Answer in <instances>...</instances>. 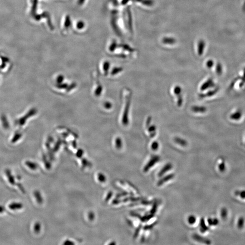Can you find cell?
<instances>
[{"label": "cell", "instance_id": "obj_1", "mask_svg": "<svg viewBox=\"0 0 245 245\" xmlns=\"http://www.w3.org/2000/svg\"><path fill=\"white\" fill-rule=\"evenodd\" d=\"M131 95L130 92H129V94L127 96L126 103L125 108V112L123 116V122L125 125H128L129 123V119H128V114L130 110V106L131 104Z\"/></svg>", "mask_w": 245, "mask_h": 245}, {"label": "cell", "instance_id": "obj_2", "mask_svg": "<svg viewBox=\"0 0 245 245\" xmlns=\"http://www.w3.org/2000/svg\"><path fill=\"white\" fill-rule=\"evenodd\" d=\"M182 89L180 86H176L174 88V93L178 97L177 104L178 106H181L183 104V96L182 95Z\"/></svg>", "mask_w": 245, "mask_h": 245}, {"label": "cell", "instance_id": "obj_3", "mask_svg": "<svg viewBox=\"0 0 245 245\" xmlns=\"http://www.w3.org/2000/svg\"><path fill=\"white\" fill-rule=\"evenodd\" d=\"M160 159L159 157L154 156L152 157L151 159L148 162V164L145 166L144 168V171L145 172L148 171L151 168H152L155 163H157Z\"/></svg>", "mask_w": 245, "mask_h": 245}, {"label": "cell", "instance_id": "obj_4", "mask_svg": "<svg viewBox=\"0 0 245 245\" xmlns=\"http://www.w3.org/2000/svg\"><path fill=\"white\" fill-rule=\"evenodd\" d=\"M23 207V205L21 203H16V202H13L8 205L9 209L13 211L20 210Z\"/></svg>", "mask_w": 245, "mask_h": 245}, {"label": "cell", "instance_id": "obj_5", "mask_svg": "<svg viewBox=\"0 0 245 245\" xmlns=\"http://www.w3.org/2000/svg\"><path fill=\"white\" fill-rule=\"evenodd\" d=\"M205 47V43L204 40H200L198 44V54L199 56L202 55Z\"/></svg>", "mask_w": 245, "mask_h": 245}, {"label": "cell", "instance_id": "obj_6", "mask_svg": "<svg viewBox=\"0 0 245 245\" xmlns=\"http://www.w3.org/2000/svg\"><path fill=\"white\" fill-rule=\"evenodd\" d=\"M174 175L172 174H171L168 175L164 177V178H162L161 179H160V180L158 182V183H157V185L159 186L162 185L164 183L168 181L171 179H172Z\"/></svg>", "mask_w": 245, "mask_h": 245}, {"label": "cell", "instance_id": "obj_7", "mask_svg": "<svg viewBox=\"0 0 245 245\" xmlns=\"http://www.w3.org/2000/svg\"><path fill=\"white\" fill-rule=\"evenodd\" d=\"M148 128V132L151 138L155 137L156 135L157 128L154 125H150Z\"/></svg>", "mask_w": 245, "mask_h": 245}, {"label": "cell", "instance_id": "obj_8", "mask_svg": "<svg viewBox=\"0 0 245 245\" xmlns=\"http://www.w3.org/2000/svg\"><path fill=\"white\" fill-rule=\"evenodd\" d=\"M172 168V165L171 163H168L162 168L158 173V176L162 177L168 171Z\"/></svg>", "mask_w": 245, "mask_h": 245}, {"label": "cell", "instance_id": "obj_9", "mask_svg": "<svg viewBox=\"0 0 245 245\" xmlns=\"http://www.w3.org/2000/svg\"><path fill=\"white\" fill-rule=\"evenodd\" d=\"M6 174L8 177L9 183L12 185H14L15 184V178H14L13 176L12 175L11 173V171L10 170L7 169L6 171Z\"/></svg>", "mask_w": 245, "mask_h": 245}, {"label": "cell", "instance_id": "obj_10", "mask_svg": "<svg viewBox=\"0 0 245 245\" xmlns=\"http://www.w3.org/2000/svg\"><path fill=\"white\" fill-rule=\"evenodd\" d=\"M213 85V81L211 79L208 80L205 83H203L201 86V90H204L207 89V88H210Z\"/></svg>", "mask_w": 245, "mask_h": 245}, {"label": "cell", "instance_id": "obj_11", "mask_svg": "<svg viewBox=\"0 0 245 245\" xmlns=\"http://www.w3.org/2000/svg\"><path fill=\"white\" fill-rule=\"evenodd\" d=\"M192 110L195 113H203L206 112L207 109L204 107L194 106H193L192 107Z\"/></svg>", "mask_w": 245, "mask_h": 245}, {"label": "cell", "instance_id": "obj_12", "mask_svg": "<svg viewBox=\"0 0 245 245\" xmlns=\"http://www.w3.org/2000/svg\"><path fill=\"white\" fill-rule=\"evenodd\" d=\"M174 141L177 144L182 146H186L187 145V142L185 140L182 138L177 137L174 139Z\"/></svg>", "mask_w": 245, "mask_h": 245}, {"label": "cell", "instance_id": "obj_13", "mask_svg": "<svg viewBox=\"0 0 245 245\" xmlns=\"http://www.w3.org/2000/svg\"><path fill=\"white\" fill-rule=\"evenodd\" d=\"M25 165L31 170H35L37 168V165L35 162L27 161L25 162Z\"/></svg>", "mask_w": 245, "mask_h": 245}, {"label": "cell", "instance_id": "obj_14", "mask_svg": "<svg viewBox=\"0 0 245 245\" xmlns=\"http://www.w3.org/2000/svg\"><path fill=\"white\" fill-rule=\"evenodd\" d=\"M242 117V113L240 111L236 112L235 113H234L232 115H231L230 118L231 119L233 120H239Z\"/></svg>", "mask_w": 245, "mask_h": 245}, {"label": "cell", "instance_id": "obj_15", "mask_svg": "<svg viewBox=\"0 0 245 245\" xmlns=\"http://www.w3.org/2000/svg\"><path fill=\"white\" fill-rule=\"evenodd\" d=\"M163 42L167 44H173L175 43V40L173 38H165L163 39Z\"/></svg>", "mask_w": 245, "mask_h": 245}, {"label": "cell", "instance_id": "obj_16", "mask_svg": "<svg viewBox=\"0 0 245 245\" xmlns=\"http://www.w3.org/2000/svg\"><path fill=\"white\" fill-rule=\"evenodd\" d=\"M35 196V198L37 199V201L39 203H41V201H42V199H41V195L40 194L39 192H37V191H35L34 193Z\"/></svg>", "mask_w": 245, "mask_h": 245}, {"label": "cell", "instance_id": "obj_17", "mask_svg": "<svg viewBox=\"0 0 245 245\" xmlns=\"http://www.w3.org/2000/svg\"><path fill=\"white\" fill-rule=\"evenodd\" d=\"M40 224L39 222H36L35 225H34V231L35 232L38 233L40 232Z\"/></svg>", "mask_w": 245, "mask_h": 245}, {"label": "cell", "instance_id": "obj_18", "mask_svg": "<svg viewBox=\"0 0 245 245\" xmlns=\"http://www.w3.org/2000/svg\"><path fill=\"white\" fill-rule=\"evenodd\" d=\"M216 72L218 75H220L222 73V66L220 63H218L216 65Z\"/></svg>", "mask_w": 245, "mask_h": 245}, {"label": "cell", "instance_id": "obj_19", "mask_svg": "<svg viewBox=\"0 0 245 245\" xmlns=\"http://www.w3.org/2000/svg\"><path fill=\"white\" fill-rule=\"evenodd\" d=\"M98 179L101 182H104L106 181V178L104 175L102 173H99L98 174Z\"/></svg>", "mask_w": 245, "mask_h": 245}, {"label": "cell", "instance_id": "obj_20", "mask_svg": "<svg viewBox=\"0 0 245 245\" xmlns=\"http://www.w3.org/2000/svg\"><path fill=\"white\" fill-rule=\"evenodd\" d=\"M158 147H159V144L156 141H154L152 143V145H151V147H152V149L153 150H156L157 149H158Z\"/></svg>", "mask_w": 245, "mask_h": 245}, {"label": "cell", "instance_id": "obj_21", "mask_svg": "<svg viewBox=\"0 0 245 245\" xmlns=\"http://www.w3.org/2000/svg\"><path fill=\"white\" fill-rule=\"evenodd\" d=\"M188 221H189V223L190 224H194V223H195V221H196V218H195L194 216H190L189 217Z\"/></svg>", "mask_w": 245, "mask_h": 245}, {"label": "cell", "instance_id": "obj_22", "mask_svg": "<svg viewBox=\"0 0 245 245\" xmlns=\"http://www.w3.org/2000/svg\"><path fill=\"white\" fill-rule=\"evenodd\" d=\"M213 65H214V62H213V61L210 60L209 61H207V66L208 68H211L213 67Z\"/></svg>", "mask_w": 245, "mask_h": 245}, {"label": "cell", "instance_id": "obj_23", "mask_svg": "<svg viewBox=\"0 0 245 245\" xmlns=\"http://www.w3.org/2000/svg\"><path fill=\"white\" fill-rule=\"evenodd\" d=\"M122 142L120 139H118L116 141L117 148H121Z\"/></svg>", "mask_w": 245, "mask_h": 245}, {"label": "cell", "instance_id": "obj_24", "mask_svg": "<svg viewBox=\"0 0 245 245\" xmlns=\"http://www.w3.org/2000/svg\"><path fill=\"white\" fill-rule=\"evenodd\" d=\"M89 218L90 220H93L94 218V215L93 213L91 212L89 215Z\"/></svg>", "mask_w": 245, "mask_h": 245}, {"label": "cell", "instance_id": "obj_25", "mask_svg": "<svg viewBox=\"0 0 245 245\" xmlns=\"http://www.w3.org/2000/svg\"><path fill=\"white\" fill-rule=\"evenodd\" d=\"M5 211V208L3 206L0 205V214L3 213Z\"/></svg>", "mask_w": 245, "mask_h": 245}, {"label": "cell", "instance_id": "obj_26", "mask_svg": "<svg viewBox=\"0 0 245 245\" xmlns=\"http://www.w3.org/2000/svg\"><path fill=\"white\" fill-rule=\"evenodd\" d=\"M74 243L72 242V241H70L69 240H67V241H66L64 243V244L65 245H71V244H74Z\"/></svg>", "mask_w": 245, "mask_h": 245}, {"label": "cell", "instance_id": "obj_27", "mask_svg": "<svg viewBox=\"0 0 245 245\" xmlns=\"http://www.w3.org/2000/svg\"><path fill=\"white\" fill-rule=\"evenodd\" d=\"M112 193L111 192H109V194H108L106 200H109V199H110L111 197H112Z\"/></svg>", "mask_w": 245, "mask_h": 245}, {"label": "cell", "instance_id": "obj_28", "mask_svg": "<svg viewBox=\"0 0 245 245\" xmlns=\"http://www.w3.org/2000/svg\"><path fill=\"white\" fill-rule=\"evenodd\" d=\"M140 228H141V227H139V228L137 229V231H136V232L135 233V237L138 236V234H139V232H140Z\"/></svg>", "mask_w": 245, "mask_h": 245}]
</instances>
